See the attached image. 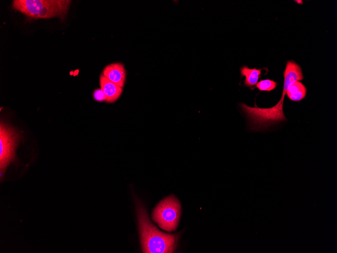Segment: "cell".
<instances>
[{"label":"cell","instance_id":"1","mask_svg":"<svg viewBox=\"0 0 337 253\" xmlns=\"http://www.w3.org/2000/svg\"><path fill=\"white\" fill-rule=\"evenodd\" d=\"M284 82L282 96L274 106L268 108L258 107L255 104L253 107L245 104L240 105L243 112L249 120L251 129L260 131L275 123L285 121L283 112L285 96L289 86L295 82L304 79L300 65L295 61H288L284 72Z\"/></svg>","mask_w":337,"mask_h":253},{"label":"cell","instance_id":"2","mask_svg":"<svg viewBox=\"0 0 337 253\" xmlns=\"http://www.w3.org/2000/svg\"><path fill=\"white\" fill-rule=\"evenodd\" d=\"M135 201L142 252H175L180 234H168L159 230L150 221L143 203L136 198Z\"/></svg>","mask_w":337,"mask_h":253},{"label":"cell","instance_id":"3","mask_svg":"<svg viewBox=\"0 0 337 253\" xmlns=\"http://www.w3.org/2000/svg\"><path fill=\"white\" fill-rule=\"evenodd\" d=\"M71 3L69 0H14L13 8L30 19L57 17L65 20Z\"/></svg>","mask_w":337,"mask_h":253},{"label":"cell","instance_id":"4","mask_svg":"<svg viewBox=\"0 0 337 253\" xmlns=\"http://www.w3.org/2000/svg\"><path fill=\"white\" fill-rule=\"evenodd\" d=\"M181 214L180 201L174 195H171L159 202L154 209L151 217L160 228L172 232L177 228Z\"/></svg>","mask_w":337,"mask_h":253},{"label":"cell","instance_id":"5","mask_svg":"<svg viewBox=\"0 0 337 253\" xmlns=\"http://www.w3.org/2000/svg\"><path fill=\"white\" fill-rule=\"evenodd\" d=\"M21 134L4 122L0 124V173L2 179L9 165L15 160L16 148Z\"/></svg>","mask_w":337,"mask_h":253},{"label":"cell","instance_id":"6","mask_svg":"<svg viewBox=\"0 0 337 253\" xmlns=\"http://www.w3.org/2000/svg\"><path fill=\"white\" fill-rule=\"evenodd\" d=\"M112 82L123 88L124 86L126 73L124 65L120 63H114L107 65L102 73Z\"/></svg>","mask_w":337,"mask_h":253},{"label":"cell","instance_id":"7","mask_svg":"<svg viewBox=\"0 0 337 253\" xmlns=\"http://www.w3.org/2000/svg\"><path fill=\"white\" fill-rule=\"evenodd\" d=\"M99 84L101 90L105 96V102L107 103L116 102L123 92L121 87L108 80L102 74L99 77Z\"/></svg>","mask_w":337,"mask_h":253},{"label":"cell","instance_id":"8","mask_svg":"<svg viewBox=\"0 0 337 253\" xmlns=\"http://www.w3.org/2000/svg\"><path fill=\"white\" fill-rule=\"evenodd\" d=\"M261 69H250L247 66H242L240 68V73L242 77H245L244 85L251 87L257 84L261 77Z\"/></svg>","mask_w":337,"mask_h":253},{"label":"cell","instance_id":"9","mask_svg":"<svg viewBox=\"0 0 337 253\" xmlns=\"http://www.w3.org/2000/svg\"><path fill=\"white\" fill-rule=\"evenodd\" d=\"M307 93L305 86L301 82L297 81L291 84L287 91L286 94L289 98L294 102L300 101L304 99Z\"/></svg>","mask_w":337,"mask_h":253},{"label":"cell","instance_id":"10","mask_svg":"<svg viewBox=\"0 0 337 253\" xmlns=\"http://www.w3.org/2000/svg\"><path fill=\"white\" fill-rule=\"evenodd\" d=\"M277 85V83L276 81L267 79L258 82L256 87L260 91H270L274 89Z\"/></svg>","mask_w":337,"mask_h":253},{"label":"cell","instance_id":"11","mask_svg":"<svg viewBox=\"0 0 337 253\" xmlns=\"http://www.w3.org/2000/svg\"><path fill=\"white\" fill-rule=\"evenodd\" d=\"M93 97L95 100L98 102L105 101V96L101 89H95L93 93Z\"/></svg>","mask_w":337,"mask_h":253}]
</instances>
